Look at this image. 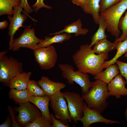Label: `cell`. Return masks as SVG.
<instances>
[{
    "label": "cell",
    "instance_id": "cell-29",
    "mask_svg": "<svg viewBox=\"0 0 127 127\" xmlns=\"http://www.w3.org/2000/svg\"><path fill=\"white\" fill-rule=\"evenodd\" d=\"M115 63L118 66L120 74L124 78L127 84V63L117 60Z\"/></svg>",
    "mask_w": 127,
    "mask_h": 127
},
{
    "label": "cell",
    "instance_id": "cell-25",
    "mask_svg": "<svg viewBox=\"0 0 127 127\" xmlns=\"http://www.w3.org/2000/svg\"><path fill=\"white\" fill-rule=\"evenodd\" d=\"M21 0H0V16L13 15V8L20 6Z\"/></svg>",
    "mask_w": 127,
    "mask_h": 127
},
{
    "label": "cell",
    "instance_id": "cell-20",
    "mask_svg": "<svg viewBox=\"0 0 127 127\" xmlns=\"http://www.w3.org/2000/svg\"><path fill=\"white\" fill-rule=\"evenodd\" d=\"M52 37L46 36L44 40L40 42L37 44V48L46 47L55 43H62L67 41L71 37L70 34L64 33L54 35Z\"/></svg>",
    "mask_w": 127,
    "mask_h": 127
},
{
    "label": "cell",
    "instance_id": "cell-6",
    "mask_svg": "<svg viewBox=\"0 0 127 127\" xmlns=\"http://www.w3.org/2000/svg\"><path fill=\"white\" fill-rule=\"evenodd\" d=\"M31 26H27L18 38L14 39L12 44L9 46V50L18 51L21 48H26L34 51L37 48L38 44L43 40L36 36L35 29L31 28Z\"/></svg>",
    "mask_w": 127,
    "mask_h": 127
},
{
    "label": "cell",
    "instance_id": "cell-2",
    "mask_svg": "<svg viewBox=\"0 0 127 127\" xmlns=\"http://www.w3.org/2000/svg\"><path fill=\"white\" fill-rule=\"evenodd\" d=\"M107 85L100 80H95L92 82L91 87L88 92L82 96L88 107L101 114L108 105L107 99L109 96Z\"/></svg>",
    "mask_w": 127,
    "mask_h": 127
},
{
    "label": "cell",
    "instance_id": "cell-35",
    "mask_svg": "<svg viewBox=\"0 0 127 127\" xmlns=\"http://www.w3.org/2000/svg\"><path fill=\"white\" fill-rule=\"evenodd\" d=\"M11 120L9 118H8L5 120L4 122L0 125V127H10L12 126V123Z\"/></svg>",
    "mask_w": 127,
    "mask_h": 127
},
{
    "label": "cell",
    "instance_id": "cell-31",
    "mask_svg": "<svg viewBox=\"0 0 127 127\" xmlns=\"http://www.w3.org/2000/svg\"><path fill=\"white\" fill-rule=\"evenodd\" d=\"M44 0H36V3L32 6V7L33 8L34 10L36 12L43 8L49 9H52V7L45 4L44 2Z\"/></svg>",
    "mask_w": 127,
    "mask_h": 127
},
{
    "label": "cell",
    "instance_id": "cell-8",
    "mask_svg": "<svg viewBox=\"0 0 127 127\" xmlns=\"http://www.w3.org/2000/svg\"><path fill=\"white\" fill-rule=\"evenodd\" d=\"M34 52L35 60L41 69L47 70L54 67L58 59V55L53 46L37 48Z\"/></svg>",
    "mask_w": 127,
    "mask_h": 127
},
{
    "label": "cell",
    "instance_id": "cell-23",
    "mask_svg": "<svg viewBox=\"0 0 127 127\" xmlns=\"http://www.w3.org/2000/svg\"><path fill=\"white\" fill-rule=\"evenodd\" d=\"M99 26L98 29L91 37V42L89 45L90 47H91L98 41L107 38V36L105 33L107 25L102 16L100 15L99 21Z\"/></svg>",
    "mask_w": 127,
    "mask_h": 127
},
{
    "label": "cell",
    "instance_id": "cell-15",
    "mask_svg": "<svg viewBox=\"0 0 127 127\" xmlns=\"http://www.w3.org/2000/svg\"><path fill=\"white\" fill-rule=\"evenodd\" d=\"M50 98V96L47 95L41 96H30L29 102L34 104L40 110L42 116L49 120L52 124V121L49 109Z\"/></svg>",
    "mask_w": 127,
    "mask_h": 127
},
{
    "label": "cell",
    "instance_id": "cell-30",
    "mask_svg": "<svg viewBox=\"0 0 127 127\" xmlns=\"http://www.w3.org/2000/svg\"><path fill=\"white\" fill-rule=\"evenodd\" d=\"M122 0H100V13Z\"/></svg>",
    "mask_w": 127,
    "mask_h": 127
},
{
    "label": "cell",
    "instance_id": "cell-9",
    "mask_svg": "<svg viewBox=\"0 0 127 127\" xmlns=\"http://www.w3.org/2000/svg\"><path fill=\"white\" fill-rule=\"evenodd\" d=\"M62 92L67 101L70 117L76 123L83 116L84 100L79 93L68 91Z\"/></svg>",
    "mask_w": 127,
    "mask_h": 127
},
{
    "label": "cell",
    "instance_id": "cell-39",
    "mask_svg": "<svg viewBox=\"0 0 127 127\" xmlns=\"http://www.w3.org/2000/svg\"><path fill=\"white\" fill-rule=\"evenodd\" d=\"M124 56L125 57H127V52L125 54Z\"/></svg>",
    "mask_w": 127,
    "mask_h": 127
},
{
    "label": "cell",
    "instance_id": "cell-3",
    "mask_svg": "<svg viewBox=\"0 0 127 127\" xmlns=\"http://www.w3.org/2000/svg\"><path fill=\"white\" fill-rule=\"evenodd\" d=\"M127 9V0H122L100 13L107 25V31L116 38L121 34L118 27L120 20Z\"/></svg>",
    "mask_w": 127,
    "mask_h": 127
},
{
    "label": "cell",
    "instance_id": "cell-33",
    "mask_svg": "<svg viewBox=\"0 0 127 127\" xmlns=\"http://www.w3.org/2000/svg\"><path fill=\"white\" fill-rule=\"evenodd\" d=\"M20 6L24 8V12L27 14L31 13L33 11L28 4V0H21Z\"/></svg>",
    "mask_w": 127,
    "mask_h": 127
},
{
    "label": "cell",
    "instance_id": "cell-34",
    "mask_svg": "<svg viewBox=\"0 0 127 127\" xmlns=\"http://www.w3.org/2000/svg\"><path fill=\"white\" fill-rule=\"evenodd\" d=\"M8 109L11 117L12 122V127H20V126L16 121L15 118V113L12 108L10 106L8 107Z\"/></svg>",
    "mask_w": 127,
    "mask_h": 127
},
{
    "label": "cell",
    "instance_id": "cell-32",
    "mask_svg": "<svg viewBox=\"0 0 127 127\" xmlns=\"http://www.w3.org/2000/svg\"><path fill=\"white\" fill-rule=\"evenodd\" d=\"M50 116L52 121V127H69L68 124H65L60 120L56 119L53 114L52 113L50 114Z\"/></svg>",
    "mask_w": 127,
    "mask_h": 127
},
{
    "label": "cell",
    "instance_id": "cell-28",
    "mask_svg": "<svg viewBox=\"0 0 127 127\" xmlns=\"http://www.w3.org/2000/svg\"><path fill=\"white\" fill-rule=\"evenodd\" d=\"M118 27L119 29L122 31V33L120 37L116 38L114 42L115 43L123 41L127 37V11L124 16L121 18Z\"/></svg>",
    "mask_w": 127,
    "mask_h": 127
},
{
    "label": "cell",
    "instance_id": "cell-14",
    "mask_svg": "<svg viewBox=\"0 0 127 127\" xmlns=\"http://www.w3.org/2000/svg\"><path fill=\"white\" fill-rule=\"evenodd\" d=\"M38 82L46 95L51 96L66 87V85L61 82H55L47 77L42 76Z\"/></svg>",
    "mask_w": 127,
    "mask_h": 127
},
{
    "label": "cell",
    "instance_id": "cell-36",
    "mask_svg": "<svg viewBox=\"0 0 127 127\" xmlns=\"http://www.w3.org/2000/svg\"><path fill=\"white\" fill-rule=\"evenodd\" d=\"M71 0L74 4L81 7L84 4L86 0Z\"/></svg>",
    "mask_w": 127,
    "mask_h": 127
},
{
    "label": "cell",
    "instance_id": "cell-16",
    "mask_svg": "<svg viewBox=\"0 0 127 127\" xmlns=\"http://www.w3.org/2000/svg\"><path fill=\"white\" fill-rule=\"evenodd\" d=\"M32 74L31 72L29 71L19 74L10 80L8 86L10 89H15L20 90L27 89Z\"/></svg>",
    "mask_w": 127,
    "mask_h": 127
},
{
    "label": "cell",
    "instance_id": "cell-5",
    "mask_svg": "<svg viewBox=\"0 0 127 127\" xmlns=\"http://www.w3.org/2000/svg\"><path fill=\"white\" fill-rule=\"evenodd\" d=\"M58 66L63 77L66 79L69 84L73 85L75 82L79 85L81 88L83 95L88 92L92 82L90 80L88 73L78 70L75 71L73 67L68 64H60Z\"/></svg>",
    "mask_w": 127,
    "mask_h": 127
},
{
    "label": "cell",
    "instance_id": "cell-19",
    "mask_svg": "<svg viewBox=\"0 0 127 127\" xmlns=\"http://www.w3.org/2000/svg\"><path fill=\"white\" fill-rule=\"evenodd\" d=\"M106 69L94 76L95 80H99L108 84L117 75L119 71L117 65L112 64L107 67Z\"/></svg>",
    "mask_w": 127,
    "mask_h": 127
},
{
    "label": "cell",
    "instance_id": "cell-37",
    "mask_svg": "<svg viewBox=\"0 0 127 127\" xmlns=\"http://www.w3.org/2000/svg\"><path fill=\"white\" fill-rule=\"evenodd\" d=\"M8 25V23L6 20L0 22V29H2L6 28Z\"/></svg>",
    "mask_w": 127,
    "mask_h": 127
},
{
    "label": "cell",
    "instance_id": "cell-24",
    "mask_svg": "<svg viewBox=\"0 0 127 127\" xmlns=\"http://www.w3.org/2000/svg\"><path fill=\"white\" fill-rule=\"evenodd\" d=\"M116 48L117 49L116 54L111 59L105 61L103 65V69L111 64H114L118 58L127 52V37L123 41L116 43Z\"/></svg>",
    "mask_w": 127,
    "mask_h": 127
},
{
    "label": "cell",
    "instance_id": "cell-18",
    "mask_svg": "<svg viewBox=\"0 0 127 127\" xmlns=\"http://www.w3.org/2000/svg\"><path fill=\"white\" fill-rule=\"evenodd\" d=\"M82 24L81 20L78 19L65 27L63 30L58 32L50 34V35L66 33L69 34L74 33L75 36H77L80 35H86L89 31L87 28H82Z\"/></svg>",
    "mask_w": 127,
    "mask_h": 127
},
{
    "label": "cell",
    "instance_id": "cell-38",
    "mask_svg": "<svg viewBox=\"0 0 127 127\" xmlns=\"http://www.w3.org/2000/svg\"><path fill=\"white\" fill-rule=\"evenodd\" d=\"M125 115L127 122V108L126 109L125 112Z\"/></svg>",
    "mask_w": 127,
    "mask_h": 127
},
{
    "label": "cell",
    "instance_id": "cell-26",
    "mask_svg": "<svg viewBox=\"0 0 127 127\" xmlns=\"http://www.w3.org/2000/svg\"><path fill=\"white\" fill-rule=\"evenodd\" d=\"M27 89L30 96H41L46 95L38 82L35 80H30Z\"/></svg>",
    "mask_w": 127,
    "mask_h": 127
},
{
    "label": "cell",
    "instance_id": "cell-17",
    "mask_svg": "<svg viewBox=\"0 0 127 127\" xmlns=\"http://www.w3.org/2000/svg\"><path fill=\"white\" fill-rule=\"evenodd\" d=\"M100 0H86L80 7L85 13L91 15L95 23L99 24L100 16Z\"/></svg>",
    "mask_w": 127,
    "mask_h": 127
},
{
    "label": "cell",
    "instance_id": "cell-27",
    "mask_svg": "<svg viewBox=\"0 0 127 127\" xmlns=\"http://www.w3.org/2000/svg\"><path fill=\"white\" fill-rule=\"evenodd\" d=\"M25 127H52V124L49 120L42 115L36 117L32 122Z\"/></svg>",
    "mask_w": 127,
    "mask_h": 127
},
{
    "label": "cell",
    "instance_id": "cell-21",
    "mask_svg": "<svg viewBox=\"0 0 127 127\" xmlns=\"http://www.w3.org/2000/svg\"><path fill=\"white\" fill-rule=\"evenodd\" d=\"M8 95L10 98L20 104L29 102L30 96L27 89L20 90L15 89H11Z\"/></svg>",
    "mask_w": 127,
    "mask_h": 127
},
{
    "label": "cell",
    "instance_id": "cell-11",
    "mask_svg": "<svg viewBox=\"0 0 127 127\" xmlns=\"http://www.w3.org/2000/svg\"><path fill=\"white\" fill-rule=\"evenodd\" d=\"M13 10L12 17L9 15L7 16L10 22L8 32V35L10 37L9 46H11L12 43L16 32L20 28L24 27L23 24L27 18V16H29L26 13H21L22 12H25L23 11V8L20 6H15L13 8Z\"/></svg>",
    "mask_w": 127,
    "mask_h": 127
},
{
    "label": "cell",
    "instance_id": "cell-12",
    "mask_svg": "<svg viewBox=\"0 0 127 127\" xmlns=\"http://www.w3.org/2000/svg\"><path fill=\"white\" fill-rule=\"evenodd\" d=\"M83 109V115L80 121L82 123L83 127H89L92 124L96 123H103L107 124L120 123L119 121L105 118L98 111L88 107L85 102H84Z\"/></svg>",
    "mask_w": 127,
    "mask_h": 127
},
{
    "label": "cell",
    "instance_id": "cell-1",
    "mask_svg": "<svg viewBox=\"0 0 127 127\" xmlns=\"http://www.w3.org/2000/svg\"><path fill=\"white\" fill-rule=\"evenodd\" d=\"M108 54H96L89 45L85 44L80 46L72 58L78 70L95 76L103 71L104 63L108 58Z\"/></svg>",
    "mask_w": 127,
    "mask_h": 127
},
{
    "label": "cell",
    "instance_id": "cell-13",
    "mask_svg": "<svg viewBox=\"0 0 127 127\" xmlns=\"http://www.w3.org/2000/svg\"><path fill=\"white\" fill-rule=\"evenodd\" d=\"M126 84L123 77L120 74L118 75L108 84L109 96H115L116 98L119 99L122 96H127Z\"/></svg>",
    "mask_w": 127,
    "mask_h": 127
},
{
    "label": "cell",
    "instance_id": "cell-4",
    "mask_svg": "<svg viewBox=\"0 0 127 127\" xmlns=\"http://www.w3.org/2000/svg\"><path fill=\"white\" fill-rule=\"evenodd\" d=\"M7 51L0 52V82L7 86L12 79L24 72L22 63L12 57L5 55Z\"/></svg>",
    "mask_w": 127,
    "mask_h": 127
},
{
    "label": "cell",
    "instance_id": "cell-10",
    "mask_svg": "<svg viewBox=\"0 0 127 127\" xmlns=\"http://www.w3.org/2000/svg\"><path fill=\"white\" fill-rule=\"evenodd\" d=\"M29 102L20 104L16 109L18 113L17 121L20 125L24 127L38 116L42 115L38 109Z\"/></svg>",
    "mask_w": 127,
    "mask_h": 127
},
{
    "label": "cell",
    "instance_id": "cell-22",
    "mask_svg": "<svg viewBox=\"0 0 127 127\" xmlns=\"http://www.w3.org/2000/svg\"><path fill=\"white\" fill-rule=\"evenodd\" d=\"M116 43L111 42L106 38L95 43L92 49L94 53L97 54L104 52L108 53L116 49Z\"/></svg>",
    "mask_w": 127,
    "mask_h": 127
},
{
    "label": "cell",
    "instance_id": "cell-7",
    "mask_svg": "<svg viewBox=\"0 0 127 127\" xmlns=\"http://www.w3.org/2000/svg\"><path fill=\"white\" fill-rule=\"evenodd\" d=\"M50 105L55 117L65 124L72 120L70 116L66 100L60 91L50 96Z\"/></svg>",
    "mask_w": 127,
    "mask_h": 127
}]
</instances>
